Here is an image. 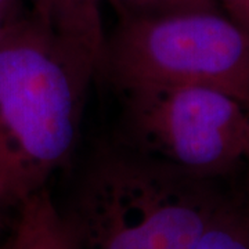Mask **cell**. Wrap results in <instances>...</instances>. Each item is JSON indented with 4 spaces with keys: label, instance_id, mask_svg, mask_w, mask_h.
Here are the masks:
<instances>
[{
    "label": "cell",
    "instance_id": "1",
    "mask_svg": "<svg viewBox=\"0 0 249 249\" xmlns=\"http://www.w3.org/2000/svg\"><path fill=\"white\" fill-rule=\"evenodd\" d=\"M98 68L32 11L0 42V204L18 206L70 160Z\"/></svg>",
    "mask_w": 249,
    "mask_h": 249
},
{
    "label": "cell",
    "instance_id": "2",
    "mask_svg": "<svg viewBox=\"0 0 249 249\" xmlns=\"http://www.w3.org/2000/svg\"><path fill=\"white\" fill-rule=\"evenodd\" d=\"M213 181L119 142L93 157L60 211L79 249H196L226 198Z\"/></svg>",
    "mask_w": 249,
    "mask_h": 249
},
{
    "label": "cell",
    "instance_id": "3",
    "mask_svg": "<svg viewBox=\"0 0 249 249\" xmlns=\"http://www.w3.org/2000/svg\"><path fill=\"white\" fill-rule=\"evenodd\" d=\"M98 72L115 90L204 86L249 107V32L220 9L121 14Z\"/></svg>",
    "mask_w": 249,
    "mask_h": 249
},
{
    "label": "cell",
    "instance_id": "4",
    "mask_svg": "<svg viewBox=\"0 0 249 249\" xmlns=\"http://www.w3.org/2000/svg\"><path fill=\"white\" fill-rule=\"evenodd\" d=\"M121 94L119 142L199 178L227 176L249 150V107L204 86L142 85Z\"/></svg>",
    "mask_w": 249,
    "mask_h": 249
},
{
    "label": "cell",
    "instance_id": "5",
    "mask_svg": "<svg viewBox=\"0 0 249 249\" xmlns=\"http://www.w3.org/2000/svg\"><path fill=\"white\" fill-rule=\"evenodd\" d=\"M18 208L13 232L0 249H79L46 187L24 199Z\"/></svg>",
    "mask_w": 249,
    "mask_h": 249
},
{
    "label": "cell",
    "instance_id": "6",
    "mask_svg": "<svg viewBox=\"0 0 249 249\" xmlns=\"http://www.w3.org/2000/svg\"><path fill=\"white\" fill-rule=\"evenodd\" d=\"M31 11L58 35L80 46L101 62L106 34L100 0H28Z\"/></svg>",
    "mask_w": 249,
    "mask_h": 249
},
{
    "label": "cell",
    "instance_id": "7",
    "mask_svg": "<svg viewBox=\"0 0 249 249\" xmlns=\"http://www.w3.org/2000/svg\"><path fill=\"white\" fill-rule=\"evenodd\" d=\"M196 249H249V206L245 199H223Z\"/></svg>",
    "mask_w": 249,
    "mask_h": 249
},
{
    "label": "cell",
    "instance_id": "8",
    "mask_svg": "<svg viewBox=\"0 0 249 249\" xmlns=\"http://www.w3.org/2000/svg\"><path fill=\"white\" fill-rule=\"evenodd\" d=\"M119 14H162L184 10L219 9L216 0H109Z\"/></svg>",
    "mask_w": 249,
    "mask_h": 249
},
{
    "label": "cell",
    "instance_id": "9",
    "mask_svg": "<svg viewBox=\"0 0 249 249\" xmlns=\"http://www.w3.org/2000/svg\"><path fill=\"white\" fill-rule=\"evenodd\" d=\"M27 0H0V42L31 14Z\"/></svg>",
    "mask_w": 249,
    "mask_h": 249
},
{
    "label": "cell",
    "instance_id": "10",
    "mask_svg": "<svg viewBox=\"0 0 249 249\" xmlns=\"http://www.w3.org/2000/svg\"><path fill=\"white\" fill-rule=\"evenodd\" d=\"M234 22L249 32V0H216Z\"/></svg>",
    "mask_w": 249,
    "mask_h": 249
},
{
    "label": "cell",
    "instance_id": "11",
    "mask_svg": "<svg viewBox=\"0 0 249 249\" xmlns=\"http://www.w3.org/2000/svg\"><path fill=\"white\" fill-rule=\"evenodd\" d=\"M245 162H247V198H245V201L249 206V150L245 157Z\"/></svg>",
    "mask_w": 249,
    "mask_h": 249
}]
</instances>
